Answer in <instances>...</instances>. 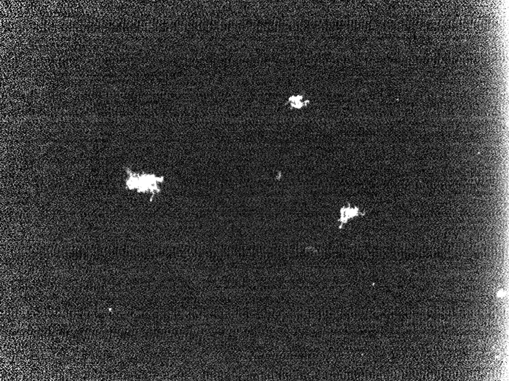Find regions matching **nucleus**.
Masks as SVG:
<instances>
[{
	"instance_id": "obj_2",
	"label": "nucleus",
	"mask_w": 509,
	"mask_h": 381,
	"mask_svg": "<svg viewBox=\"0 0 509 381\" xmlns=\"http://www.w3.org/2000/svg\"><path fill=\"white\" fill-rule=\"evenodd\" d=\"M364 213H361V209L357 206H351L350 203L344 205L340 208V214L338 222L340 223L339 228H342L344 225L348 223L351 219H355L359 216H363Z\"/></svg>"
},
{
	"instance_id": "obj_1",
	"label": "nucleus",
	"mask_w": 509,
	"mask_h": 381,
	"mask_svg": "<svg viewBox=\"0 0 509 381\" xmlns=\"http://www.w3.org/2000/svg\"><path fill=\"white\" fill-rule=\"evenodd\" d=\"M126 188L128 190H138V193H150L153 197L154 194L160 192L159 184L164 181L163 177H157L150 174L133 173L127 172Z\"/></svg>"
},
{
	"instance_id": "obj_3",
	"label": "nucleus",
	"mask_w": 509,
	"mask_h": 381,
	"mask_svg": "<svg viewBox=\"0 0 509 381\" xmlns=\"http://www.w3.org/2000/svg\"><path fill=\"white\" fill-rule=\"evenodd\" d=\"M504 294H504L503 291H499V292H498V295L497 296L499 298H502V297H504Z\"/></svg>"
}]
</instances>
